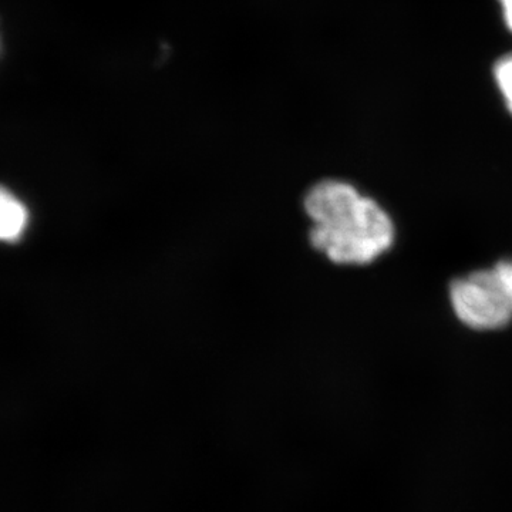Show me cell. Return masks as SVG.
Returning <instances> with one entry per match:
<instances>
[{
  "label": "cell",
  "mask_w": 512,
  "mask_h": 512,
  "mask_svg": "<svg viewBox=\"0 0 512 512\" xmlns=\"http://www.w3.org/2000/svg\"><path fill=\"white\" fill-rule=\"evenodd\" d=\"M305 208L315 225L311 242L342 265H366L392 248L394 225L387 212L353 185L323 181L309 191Z\"/></svg>",
  "instance_id": "6da1fadb"
},
{
  "label": "cell",
  "mask_w": 512,
  "mask_h": 512,
  "mask_svg": "<svg viewBox=\"0 0 512 512\" xmlns=\"http://www.w3.org/2000/svg\"><path fill=\"white\" fill-rule=\"evenodd\" d=\"M457 318L476 330H497L512 320V259L493 269L473 272L450 286Z\"/></svg>",
  "instance_id": "7a4b0ae2"
},
{
  "label": "cell",
  "mask_w": 512,
  "mask_h": 512,
  "mask_svg": "<svg viewBox=\"0 0 512 512\" xmlns=\"http://www.w3.org/2000/svg\"><path fill=\"white\" fill-rule=\"evenodd\" d=\"M0 237L3 241H16L25 229L28 212L12 194L3 190L0 195Z\"/></svg>",
  "instance_id": "3957f363"
},
{
  "label": "cell",
  "mask_w": 512,
  "mask_h": 512,
  "mask_svg": "<svg viewBox=\"0 0 512 512\" xmlns=\"http://www.w3.org/2000/svg\"><path fill=\"white\" fill-rule=\"evenodd\" d=\"M495 80L503 93L505 104L512 114V55L503 57L495 66Z\"/></svg>",
  "instance_id": "277c9868"
},
{
  "label": "cell",
  "mask_w": 512,
  "mask_h": 512,
  "mask_svg": "<svg viewBox=\"0 0 512 512\" xmlns=\"http://www.w3.org/2000/svg\"><path fill=\"white\" fill-rule=\"evenodd\" d=\"M500 2L503 6L505 22H507L508 28L512 30V0H500Z\"/></svg>",
  "instance_id": "5b68a950"
}]
</instances>
